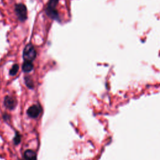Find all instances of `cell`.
<instances>
[{
    "mask_svg": "<svg viewBox=\"0 0 160 160\" xmlns=\"http://www.w3.org/2000/svg\"><path fill=\"white\" fill-rule=\"evenodd\" d=\"M24 160H36L37 154L36 152L32 149H27L24 152Z\"/></svg>",
    "mask_w": 160,
    "mask_h": 160,
    "instance_id": "obj_6",
    "label": "cell"
},
{
    "mask_svg": "<svg viewBox=\"0 0 160 160\" xmlns=\"http://www.w3.org/2000/svg\"><path fill=\"white\" fill-rule=\"evenodd\" d=\"M4 105L7 109L9 110H13L17 105V100L12 96H7L4 98Z\"/></svg>",
    "mask_w": 160,
    "mask_h": 160,
    "instance_id": "obj_5",
    "label": "cell"
},
{
    "mask_svg": "<svg viewBox=\"0 0 160 160\" xmlns=\"http://www.w3.org/2000/svg\"><path fill=\"white\" fill-rule=\"evenodd\" d=\"M24 81H25L26 85L29 89H32L34 88V83H33L32 79L31 78L30 76H26L24 78Z\"/></svg>",
    "mask_w": 160,
    "mask_h": 160,
    "instance_id": "obj_8",
    "label": "cell"
},
{
    "mask_svg": "<svg viewBox=\"0 0 160 160\" xmlns=\"http://www.w3.org/2000/svg\"><path fill=\"white\" fill-rule=\"evenodd\" d=\"M34 65L32 61H24L22 65V69L24 72H29L32 70Z\"/></svg>",
    "mask_w": 160,
    "mask_h": 160,
    "instance_id": "obj_7",
    "label": "cell"
},
{
    "mask_svg": "<svg viewBox=\"0 0 160 160\" xmlns=\"http://www.w3.org/2000/svg\"><path fill=\"white\" fill-rule=\"evenodd\" d=\"M42 109L39 105L34 104L31 106L27 110V114L31 118H37L41 112Z\"/></svg>",
    "mask_w": 160,
    "mask_h": 160,
    "instance_id": "obj_4",
    "label": "cell"
},
{
    "mask_svg": "<svg viewBox=\"0 0 160 160\" xmlns=\"http://www.w3.org/2000/svg\"><path fill=\"white\" fill-rule=\"evenodd\" d=\"M36 56V51L32 44H28L23 50L22 58L24 61H32Z\"/></svg>",
    "mask_w": 160,
    "mask_h": 160,
    "instance_id": "obj_1",
    "label": "cell"
},
{
    "mask_svg": "<svg viewBox=\"0 0 160 160\" xmlns=\"http://www.w3.org/2000/svg\"><path fill=\"white\" fill-rule=\"evenodd\" d=\"M2 116H3V118H4V120H8V119H9V114H4Z\"/></svg>",
    "mask_w": 160,
    "mask_h": 160,
    "instance_id": "obj_11",
    "label": "cell"
},
{
    "mask_svg": "<svg viewBox=\"0 0 160 160\" xmlns=\"http://www.w3.org/2000/svg\"><path fill=\"white\" fill-rule=\"evenodd\" d=\"M19 160H21V159H19Z\"/></svg>",
    "mask_w": 160,
    "mask_h": 160,
    "instance_id": "obj_12",
    "label": "cell"
},
{
    "mask_svg": "<svg viewBox=\"0 0 160 160\" xmlns=\"http://www.w3.org/2000/svg\"><path fill=\"white\" fill-rule=\"evenodd\" d=\"M58 1L59 0H49L46 9L47 15L54 19H58L59 18L58 11L55 8L58 3Z\"/></svg>",
    "mask_w": 160,
    "mask_h": 160,
    "instance_id": "obj_2",
    "label": "cell"
},
{
    "mask_svg": "<svg viewBox=\"0 0 160 160\" xmlns=\"http://www.w3.org/2000/svg\"><path fill=\"white\" fill-rule=\"evenodd\" d=\"M21 135L18 131H16L15 136L13 138V143L15 145H18L21 142Z\"/></svg>",
    "mask_w": 160,
    "mask_h": 160,
    "instance_id": "obj_9",
    "label": "cell"
},
{
    "mask_svg": "<svg viewBox=\"0 0 160 160\" xmlns=\"http://www.w3.org/2000/svg\"><path fill=\"white\" fill-rule=\"evenodd\" d=\"M19 69V66L17 64H15L12 66V67L11 68V69L9 71V74L11 76H14L17 74L18 71Z\"/></svg>",
    "mask_w": 160,
    "mask_h": 160,
    "instance_id": "obj_10",
    "label": "cell"
},
{
    "mask_svg": "<svg viewBox=\"0 0 160 160\" xmlns=\"http://www.w3.org/2000/svg\"><path fill=\"white\" fill-rule=\"evenodd\" d=\"M15 12L19 21H24L27 19V8L24 4L21 3L16 4Z\"/></svg>",
    "mask_w": 160,
    "mask_h": 160,
    "instance_id": "obj_3",
    "label": "cell"
}]
</instances>
